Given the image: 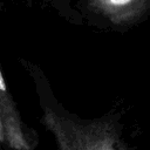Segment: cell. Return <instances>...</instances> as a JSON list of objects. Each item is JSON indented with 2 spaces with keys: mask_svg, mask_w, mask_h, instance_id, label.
Instances as JSON below:
<instances>
[{
  "mask_svg": "<svg viewBox=\"0 0 150 150\" xmlns=\"http://www.w3.org/2000/svg\"><path fill=\"white\" fill-rule=\"evenodd\" d=\"M0 111L7 130L11 150H34L39 144L38 132L26 124L19 111L0 68Z\"/></svg>",
  "mask_w": 150,
  "mask_h": 150,
  "instance_id": "3957f363",
  "label": "cell"
},
{
  "mask_svg": "<svg viewBox=\"0 0 150 150\" xmlns=\"http://www.w3.org/2000/svg\"><path fill=\"white\" fill-rule=\"evenodd\" d=\"M11 150L9 149V142H8V136H7V130L5 127V121L2 117V114L0 111V150Z\"/></svg>",
  "mask_w": 150,
  "mask_h": 150,
  "instance_id": "5b68a950",
  "label": "cell"
},
{
  "mask_svg": "<svg viewBox=\"0 0 150 150\" xmlns=\"http://www.w3.org/2000/svg\"><path fill=\"white\" fill-rule=\"evenodd\" d=\"M76 0H42L45 7L52 8L59 16L73 25H82V20L79 14L74 11L73 4Z\"/></svg>",
  "mask_w": 150,
  "mask_h": 150,
  "instance_id": "277c9868",
  "label": "cell"
},
{
  "mask_svg": "<svg viewBox=\"0 0 150 150\" xmlns=\"http://www.w3.org/2000/svg\"><path fill=\"white\" fill-rule=\"evenodd\" d=\"M73 8L82 25L124 33L148 19L150 0H76Z\"/></svg>",
  "mask_w": 150,
  "mask_h": 150,
  "instance_id": "7a4b0ae2",
  "label": "cell"
},
{
  "mask_svg": "<svg viewBox=\"0 0 150 150\" xmlns=\"http://www.w3.org/2000/svg\"><path fill=\"white\" fill-rule=\"evenodd\" d=\"M19 62L33 82L41 110L40 122L52 134L57 150H138L125 138L121 108L95 118L80 117L59 101L38 63L25 57Z\"/></svg>",
  "mask_w": 150,
  "mask_h": 150,
  "instance_id": "6da1fadb",
  "label": "cell"
}]
</instances>
